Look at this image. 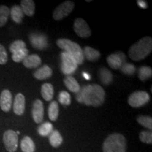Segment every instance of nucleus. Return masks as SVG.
Here are the masks:
<instances>
[{"mask_svg": "<svg viewBox=\"0 0 152 152\" xmlns=\"http://www.w3.org/2000/svg\"><path fill=\"white\" fill-rule=\"evenodd\" d=\"M106 92L103 87L97 84L85 85L77 93L76 99L87 106L98 107L105 102Z\"/></svg>", "mask_w": 152, "mask_h": 152, "instance_id": "obj_1", "label": "nucleus"}, {"mask_svg": "<svg viewBox=\"0 0 152 152\" xmlns=\"http://www.w3.org/2000/svg\"><path fill=\"white\" fill-rule=\"evenodd\" d=\"M151 51L152 38L149 36H146L130 47L128 55L131 59L138 61L147 58Z\"/></svg>", "mask_w": 152, "mask_h": 152, "instance_id": "obj_2", "label": "nucleus"}, {"mask_svg": "<svg viewBox=\"0 0 152 152\" xmlns=\"http://www.w3.org/2000/svg\"><path fill=\"white\" fill-rule=\"evenodd\" d=\"M56 45L59 48L64 49L65 52L71 55L77 62V65H81L84 62L85 57L83 54V50L78 44L71 39L61 38L57 39Z\"/></svg>", "mask_w": 152, "mask_h": 152, "instance_id": "obj_3", "label": "nucleus"}, {"mask_svg": "<svg viewBox=\"0 0 152 152\" xmlns=\"http://www.w3.org/2000/svg\"><path fill=\"white\" fill-rule=\"evenodd\" d=\"M103 152H126V139L120 133H113L104 140Z\"/></svg>", "mask_w": 152, "mask_h": 152, "instance_id": "obj_4", "label": "nucleus"}, {"mask_svg": "<svg viewBox=\"0 0 152 152\" xmlns=\"http://www.w3.org/2000/svg\"><path fill=\"white\" fill-rule=\"evenodd\" d=\"M150 101L149 93L145 91H136L129 96L128 102L132 108H140L147 104Z\"/></svg>", "mask_w": 152, "mask_h": 152, "instance_id": "obj_5", "label": "nucleus"}, {"mask_svg": "<svg viewBox=\"0 0 152 152\" xmlns=\"http://www.w3.org/2000/svg\"><path fill=\"white\" fill-rule=\"evenodd\" d=\"M75 7V4L71 1H65L55 9L53 12V18L55 20H61L71 14Z\"/></svg>", "mask_w": 152, "mask_h": 152, "instance_id": "obj_6", "label": "nucleus"}, {"mask_svg": "<svg viewBox=\"0 0 152 152\" xmlns=\"http://www.w3.org/2000/svg\"><path fill=\"white\" fill-rule=\"evenodd\" d=\"M61 71L66 75H71L75 73L77 68V64L75 59L67 53L64 52L61 55Z\"/></svg>", "mask_w": 152, "mask_h": 152, "instance_id": "obj_7", "label": "nucleus"}, {"mask_svg": "<svg viewBox=\"0 0 152 152\" xmlns=\"http://www.w3.org/2000/svg\"><path fill=\"white\" fill-rule=\"evenodd\" d=\"M3 142L7 151L9 152H15L18 148V134L14 130H7L4 133Z\"/></svg>", "mask_w": 152, "mask_h": 152, "instance_id": "obj_8", "label": "nucleus"}, {"mask_svg": "<svg viewBox=\"0 0 152 152\" xmlns=\"http://www.w3.org/2000/svg\"><path fill=\"white\" fill-rule=\"evenodd\" d=\"M73 30L79 37L83 38L90 37L92 35V30L90 26L83 18H76L73 23Z\"/></svg>", "mask_w": 152, "mask_h": 152, "instance_id": "obj_9", "label": "nucleus"}, {"mask_svg": "<svg viewBox=\"0 0 152 152\" xmlns=\"http://www.w3.org/2000/svg\"><path fill=\"white\" fill-rule=\"evenodd\" d=\"M106 61L112 69L118 70L126 63V56L124 53L121 52L113 53L108 56Z\"/></svg>", "mask_w": 152, "mask_h": 152, "instance_id": "obj_10", "label": "nucleus"}, {"mask_svg": "<svg viewBox=\"0 0 152 152\" xmlns=\"http://www.w3.org/2000/svg\"><path fill=\"white\" fill-rule=\"evenodd\" d=\"M32 115L35 123H41L44 119V105L40 99H36L34 102L32 109Z\"/></svg>", "mask_w": 152, "mask_h": 152, "instance_id": "obj_11", "label": "nucleus"}, {"mask_svg": "<svg viewBox=\"0 0 152 152\" xmlns=\"http://www.w3.org/2000/svg\"><path fill=\"white\" fill-rule=\"evenodd\" d=\"M12 105V94L8 90H4L0 94V107L4 112H9Z\"/></svg>", "mask_w": 152, "mask_h": 152, "instance_id": "obj_12", "label": "nucleus"}, {"mask_svg": "<svg viewBox=\"0 0 152 152\" xmlns=\"http://www.w3.org/2000/svg\"><path fill=\"white\" fill-rule=\"evenodd\" d=\"M26 107V99L24 95L18 93L16 95L14 103V112L17 115H22L25 111Z\"/></svg>", "mask_w": 152, "mask_h": 152, "instance_id": "obj_13", "label": "nucleus"}, {"mask_svg": "<svg viewBox=\"0 0 152 152\" xmlns=\"http://www.w3.org/2000/svg\"><path fill=\"white\" fill-rule=\"evenodd\" d=\"M53 71L52 69L47 65H44L37 69V71H35L33 73L35 78L39 80H44L47 78H49L52 75Z\"/></svg>", "mask_w": 152, "mask_h": 152, "instance_id": "obj_14", "label": "nucleus"}, {"mask_svg": "<svg viewBox=\"0 0 152 152\" xmlns=\"http://www.w3.org/2000/svg\"><path fill=\"white\" fill-rule=\"evenodd\" d=\"M41 58L37 54L28 55L25 59L23 61V64L27 68H35L41 65Z\"/></svg>", "mask_w": 152, "mask_h": 152, "instance_id": "obj_15", "label": "nucleus"}, {"mask_svg": "<svg viewBox=\"0 0 152 152\" xmlns=\"http://www.w3.org/2000/svg\"><path fill=\"white\" fill-rule=\"evenodd\" d=\"M99 78L101 83L104 85H111L113 82V75L111 71L106 68H101L98 72Z\"/></svg>", "mask_w": 152, "mask_h": 152, "instance_id": "obj_16", "label": "nucleus"}, {"mask_svg": "<svg viewBox=\"0 0 152 152\" xmlns=\"http://www.w3.org/2000/svg\"><path fill=\"white\" fill-rule=\"evenodd\" d=\"M64 83L65 86L66 87V88L72 92L77 94L80 91L81 87L80 86L79 83H77V81L74 78L73 76H66L64 80Z\"/></svg>", "mask_w": 152, "mask_h": 152, "instance_id": "obj_17", "label": "nucleus"}, {"mask_svg": "<svg viewBox=\"0 0 152 152\" xmlns=\"http://www.w3.org/2000/svg\"><path fill=\"white\" fill-rule=\"evenodd\" d=\"M20 8L26 16L32 17L35 14V4L33 0H22L20 1Z\"/></svg>", "mask_w": 152, "mask_h": 152, "instance_id": "obj_18", "label": "nucleus"}, {"mask_svg": "<svg viewBox=\"0 0 152 152\" xmlns=\"http://www.w3.org/2000/svg\"><path fill=\"white\" fill-rule=\"evenodd\" d=\"M54 87L51 83H45L42 85L41 95L42 98L47 102H49L54 96Z\"/></svg>", "mask_w": 152, "mask_h": 152, "instance_id": "obj_19", "label": "nucleus"}, {"mask_svg": "<svg viewBox=\"0 0 152 152\" xmlns=\"http://www.w3.org/2000/svg\"><path fill=\"white\" fill-rule=\"evenodd\" d=\"M84 57L90 61H96L101 56V53L98 50L91 47H85L83 50Z\"/></svg>", "mask_w": 152, "mask_h": 152, "instance_id": "obj_20", "label": "nucleus"}, {"mask_svg": "<svg viewBox=\"0 0 152 152\" xmlns=\"http://www.w3.org/2000/svg\"><path fill=\"white\" fill-rule=\"evenodd\" d=\"M30 41L34 47L38 49H45V47H47L46 44H44L41 42V40H45L46 39V37L45 36L39 35V34H31L30 35Z\"/></svg>", "mask_w": 152, "mask_h": 152, "instance_id": "obj_21", "label": "nucleus"}, {"mask_svg": "<svg viewBox=\"0 0 152 152\" xmlns=\"http://www.w3.org/2000/svg\"><path fill=\"white\" fill-rule=\"evenodd\" d=\"M10 15L11 18L16 23L20 24L23 21V18L24 14L23 12L22 9L20 8V6L15 5L12 7L10 11Z\"/></svg>", "mask_w": 152, "mask_h": 152, "instance_id": "obj_22", "label": "nucleus"}, {"mask_svg": "<svg viewBox=\"0 0 152 152\" xmlns=\"http://www.w3.org/2000/svg\"><path fill=\"white\" fill-rule=\"evenodd\" d=\"M20 148L23 152H35V144L30 137L26 136L22 139Z\"/></svg>", "mask_w": 152, "mask_h": 152, "instance_id": "obj_23", "label": "nucleus"}, {"mask_svg": "<svg viewBox=\"0 0 152 152\" xmlns=\"http://www.w3.org/2000/svg\"><path fill=\"white\" fill-rule=\"evenodd\" d=\"M49 143L53 147H58L61 145L63 142V137L61 133L56 130H53L49 134Z\"/></svg>", "mask_w": 152, "mask_h": 152, "instance_id": "obj_24", "label": "nucleus"}, {"mask_svg": "<svg viewBox=\"0 0 152 152\" xmlns=\"http://www.w3.org/2000/svg\"><path fill=\"white\" fill-rule=\"evenodd\" d=\"M58 104L56 101H53L50 103L48 108V115L49 119L52 121H56L58 117Z\"/></svg>", "mask_w": 152, "mask_h": 152, "instance_id": "obj_25", "label": "nucleus"}, {"mask_svg": "<svg viewBox=\"0 0 152 152\" xmlns=\"http://www.w3.org/2000/svg\"><path fill=\"white\" fill-rule=\"evenodd\" d=\"M152 75V69L147 66H142L138 70V77L141 81H146L151 78Z\"/></svg>", "mask_w": 152, "mask_h": 152, "instance_id": "obj_26", "label": "nucleus"}, {"mask_svg": "<svg viewBox=\"0 0 152 152\" xmlns=\"http://www.w3.org/2000/svg\"><path fill=\"white\" fill-rule=\"evenodd\" d=\"M53 131V125L49 122H45L38 127L37 132L39 135L47 137Z\"/></svg>", "mask_w": 152, "mask_h": 152, "instance_id": "obj_27", "label": "nucleus"}, {"mask_svg": "<svg viewBox=\"0 0 152 152\" xmlns=\"http://www.w3.org/2000/svg\"><path fill=\"white\" fill-rule=\"evenodd\" d=\"M10 15V10L7 6H0V28L3 27L8 20L9 16Z\"/></svg>", "mask_w": 152, "mask_h": 152, "instance_id": "obj_28", "label": "nucleus"}, {"mask_svg": "<svg viewBox=\"0 0 152 152\" xmlns=\"http://www.w3.org/2000/svg\"><path fill=\"white\" fill-rule=\"evenodd\" d=\"M29 54V51L27 48L23 49L12 54V59L14 62L20 63L23 61Z\"/></svg>", "mask_w": 152, "mask_h": 152, "instance_id": "obj_29", "label": "nucleus"}, {"mask_svg": "<svg viewBox=\"0 0 152 152\" xmlns=\"http://www.w3.org/2000/svg\"><path fill=\"white\" fill-rule=\"evenodd\" d=\"M138 123L144 127V128L149 129L151 130L152 129V118L146 115H140L137 118Z\"/></svg>", "mask_w": 152, "mask_h": 152, "instance_id": "obj_30", "label": "nucleus"}, {"mask_svg": "<svg viewBox=\"0 0 152 152\" xmlns=\"http://www.w3.org/2000/svg\"><path fill=\"white\" fill-rule=\"evenodd\" d=\"M25 48H26V43H25L23 40L18 39V40L14 41V42L11 44L10 47H9V51H10L13 54H14V53L18 52V51L21 50V49Z\"/></svg>", "mask_w": 152, "mask_h": 152, "instance_id": "obj_31", "label": "nucleus"}, {"mask_svg": "<svg viewBox=\"0 0 152 152\" xmlns=\"http://www.w3.org/2000/svg\"><path fill=\"white\" fill-rule=\"evenodd\" d=\"M120 70H121V71L122 72L123 74H125V75H134L137 71L135 66L132 64H130V63H127V62L121 66V68H120Z\"/></svg>", "mask_w": 152, "mask_h": 152, "instance_id": "obj_32", "label": "nucleus"}, {"mask_svg": "<svg viewBox=\"0 0 152 152\" xmlns=\"http://www.w3.org/2000/svg\"><path fill=\"white\" fill-rule=\"evenodd\" d=\"M58 101L62 105H70L71 103V95L66 91H61L58 94Z\"/></svg>", "mask_w": 152, "mask_h": 152, "instance_id": "obj_33", "label": "nucleus"}, {"mask_svg": "<svg viewBox=\"0 0 152 152\" xmlns=\"http://www.w3.org/2000/svg\"><path fill=\"white\" fill-rule=\"evenodd\" d=\"M140 140L143 143L151 144L152 143V132L151 131L143 130L140 133Z\"/></svg>", "mask_w": 152, "mask_h": 152, "instance_id": "obj_34", "label": "nucleus"}, {"mask_svg": "<svg viewBox=\"0 0 152 152\" xmlns=\"http://www.w3.org/2000/svg\"><path fill=\"white\" fill-rule=\"evenodd\" d=\"M8 61V55L5 47L0 44V64L4 65Z\"/></svg>", "mask_w": 152, "mask_h": 152, "instance_id": "obj_35", "label": "nucleus"}, {"mask_svg": "<svg viewBox=\"0 0 152 152\" xmlns=\"http://www.w3.org/2000/svg\"><path fill=\"white\" fill-rule=\"evenodd\" d=\"M137 4L141 7L142 9H146L147 7V4L144 1H137Z\"/></svg>", "mask_w": 152, "mask_h": 152, "instance_id": "obj_36", "label": "nucleus"}, {"mask_svg": "<svg viewBox=\"0 0 152 152\" xmlns=\"http://www.w3.org/2000/svg\"><path fill=\"white\" fill-rule=\"evenodd\" d=\"M83 75H85V77H86V78H87V79H89V78H90V77H88V76H89L88 75H86V74H85V73H83Z\"/></svg>", "mask_w": 152, "mask_h": 152, "instance_id": "obj_37", "label": "nucleus"}, {"mask_svg": "<svg viewBox=\"0 0 152 152\" xmlns=\"http://www.w3.org/2000/svg\"><path fill=\"white\" fill-rule=\"evenodd\" d=\"M16 132L17 134H20V132H19V131H17V132Z\"/></svg>", "mask_w": 152, "mask_h": 152, "instance_id": "obj_38", "label": "nucleus"}]
</instances>
